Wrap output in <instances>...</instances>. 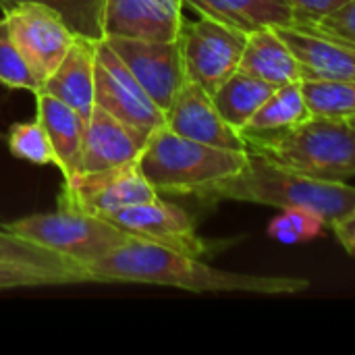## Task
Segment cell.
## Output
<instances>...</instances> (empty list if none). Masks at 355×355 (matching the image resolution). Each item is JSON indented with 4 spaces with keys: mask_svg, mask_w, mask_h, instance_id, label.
I'll return each mask as SVG.
<instances>
[{
    "mask_svg": "<svg viewBox=\"0 0 355 355\" xmlns=\"http://www.w3.org/2000/svg\"><path fill=\"white\" fill-rule=\"evenodd\" d=\"M154 198H158V191L141 175L137 160H133L121 166L64 179L58 208H69L102 218L110 212L150 202Z\"/></svg>",
    "mask_w": 355,
    "mask_h": 355,
    "instance_id": "ba28073f",
    "label": "cell"
},
{
    "mask_svg": "<svg viewBox=\"0 0 355 355\" xmlns=\"http://www.w3.org/2000/svg\"><path fill=\"white\" fill-rule=\"evenodd\" d=\"M245 42L248 33L227 27L210 17L200 15L198 21H183L179 44L187 79L212 96L233 73L239 71Z\"/></svg>",
    "mask_w": 355,
    "mask_h": 355,
    "instance_id": "8992f818",
    "label": "cell"
},
{
    "mask_svg": "<svg viewBox=\"0 0 355 355\" xmlns=\"http://www.w3.org/2000/svg\"><path fill=\"white\" fill-rule=\"evenodd\" d=\"M94 106L110 112L146 139L164 127V110L148 96L104 37L96 42Z\"/></svg>",
    "mask_w": 355,
    "mask_h": 355,
    "instance_id": "52a82bcc",
    "label": "cell"
},
{
    "mask_svg": "<svg viewBox=\"0 0 355 355\" xmlns=\"http://www.w3.org/2000/svg\"><path fill=\"white\" fill-rule=\"evenodd\" d=\"M56 285H77V281L69 275L44 270V268L0 266V291L37 289V287H56Z\"/></svg>",
    "mask_w": 355,
    "mask_h": 355,
    "instance_id": "83f0119b",
    "label": "cell"
},
{
    "mask_svg": "<svg viewBox=\"0 0 355 355\" xmlns=\"http://www.w3.org/2000/svg\"><path fill=\"white\" fill-rule=\"evenodd\" d=\"M96 89V42L75 35L69 52L54 69V73L42 83L44 94L69 104L83 119H89L94 110Z\"/></svg>",
    "mask_w": 355,
    "mask_h": 355,
    "instance_id": "2e32d148",
    "label": "cell"
},
{
    "mask_svg": "<svg viewBox=\"0 0 355 355\" xmlns=\"http://www.w3.org/2000/svg\"><path fill=\"white\" fill-rule=\"evenodd\" d=\"M308 27H314L322 33H329L333 37H341L345 42L355 44V0L347 2L333 15H329L316 23H308Z\"/></svg>",
    "mask_w": 355,
    "mask_h": 355,
    "instance_id": "f1b7e54d",
    "label": "cell"
},
{
    "mask_svg": "<svg viewBox=\"0 0 355 355\" xmlns=\"http://www.w3.org/2000/svg\"><path fill=\"white\" fill-rule=\"evenodd\" d=\"M17 2H37L48 6L79 37H87L94 42L104 37L106 0H6V8Z\"/></svg>",
    "mask_w": 355,
    "mask_h": 355,
    "instance_id": "cb8c5ba5",
    "label": "cell"
},
{
    "mask_svg": "<svg viewBox=\"0 0 355 355\" xmlns=\"http://www.w3.org/2000/svg\"><path fill=\"white\" fill-rule=\"evenodd\" d=\"M35 104L37 121L42 123L54 150V164L60 168L62 179H69L75 173V164L81 154L87 119H83L69 104L44 92L35 94Z\"/></svg>",
    "mask_w": 355,
    "mask_h": 355,
    "instance_id": "d6986e66",
    "label": "cell"
},
{
    "mask_svg": "<svg viewBox=\"0 0 355 355\" xmlns=\"http://www.w3.org/2000/svg\"><path fill=\"white\" fill-rule=\"evenodd\" d=\"M0 266H27L44 268L60 275L73 277L77 283H92L85 268L75 260H69L44 245H37L21 235H15L6 229L0 231Z\"/></svg>",
    "mask_w": 355,
    "mask_h": 355,
    "instance_id": "7402d4cb",
    "label": "cell"
},
{
    "mask_svg": "<svg viewBox=\"0 0 355 355\" xmlns=\"http://www.w3.org/2000/svg\"><path fill=\"white\" fill-rule=\"evenodd\" d=\"M164 127H168L177 135L214 148L237 152L248 150L243 135L220 116L212 102V96L189 79H185L171 106L164 110Z\"/></svg>",
    "mask_w": 355,
    "mask_h": 355,
    "instance_id": "7c38bea8",
    "label": "cell"
},
{
    "mask_svg": "<svg viewBox=\"0 0 355 355\" xmlns=\"http://www.w3.org/2000/svg\"><path fill=\"white\" fill-rule=\"evenodd\" d=\"M183 6L248 35L258 29H277L295 23L289 0H183Z\"/></svg>",
    "mask_w": 355,
    "mask_h": 355,
    "instance_id": "e0dca14e",
    "label": "cell"
},
{
    "mask_svg": "<svg viewBox=\"0 0 355 355\" xmlns=\"http://www.w3.org/2000/svg\"><path fill=\"white\" fill-rule=\"evenodd\" d=\"M0 83L10 89H25L33 96L42 89L40 79L29 69L21 50L10 37L4 17L0 19Z\"/></svg>",
    "mask_w": 355,
    "mask_h": 355,
    "instance_id": "4316f807",
    "label": "cell"
},
{
    "mask_svg": "<svg viewBox=\"0 0 355 355\" xmlns=\"http://www.w3.org/2000/svg\"><path fill=\"white\" fill-rule=\"evenodd\" d=\"M8 150L15 158L31 162V164H54V150L52 144L42 127V123L27 121V123H15L8 129Z\"/></svg>",
    "mask_w": 355,
    "mask_h": 355,
    "instance_id": "484cf974",
    "label": "cell"
},
{
    "mask_svg": "<svg viewBox=\"0 0 355 355\" xmlns=\"http://www.w3.org/2000/svg\"><path fill=\"white\" fill-rule=\"evenodd\" d=\"M4 229L37 245H44L69 260H75L83 268L96 260L106 258L108 254L133 239V235L125 233L123 229L100 216L69 208L31 214L8 223Z\"/></svg>",
    "mask_w": 355,
    "mask_h": 355,
    "instance_id": "5b68a950",
    "label": "cell"
},
{
    "mask_svg": "<svg viewBox=\"0 0 355 355\" xmlns=\"http://www.w3.org/2000/svg\"><path fill=\"white\" fill-rule=\"evenodd\" d=\"M6 8V0H0V10H4Z\"/></svg>",
    "mask_w": 355,
    "mask_h": 355,
    "instance_id": "1f68e13d",
    "label": "cell"
},
{
    "mask_svg": "<svg viewBox=\"0 0 355 355\" xmlns=\"http://www.w3.org/2000/svg\"><path fill=\"white\" fill-rule=\"evenodd\" d=\"M329 225L320 214L308 208H283L268 225V235L279 243L295 245L306 243L322 235Z\"/></svg>",
    "mask_w": 355,
    "mask_h": 355,
    "instance_id": "d4e9b609",
    "label": "cell"
},
{
    "mask_svg": "<svg viewBox=\"0 0 355 355\" xmlns=\"http://www.w3.org/2000/svg\"><path fill=\"white\" fill-rule=\"evenodd\" d=\"M183 25V0H106L104 37L177 40Z\"/></svg>",
    "mask_w": 355,
    "mask_h": 355,
    "instance_id": "4fadbf2b",
    "label": "cell"
},
{
    "mask_svg": "<svg viewBox=\"0 0 355 355\" xmlns=\"http://www.w3.org/2000/svg\"><path fill=\"white\" fill-rule=\"evenodd\" d=\"M243 139L250 152L300 175L331 183L355 177V127L347 119L312 114L283 133Z\"/></svg>",
    "mask_w": 355,
    "mask_h": 355,
    "instance_id": "277c9868",
    "label": "cell"
},
{
    "mask_svg": "<svg viewBox=\"0 0 355 355\" xmlns=\"http://www.w3.org/2000/svg\"><path fill=\"white\" fill-rule=\"evenodd\" d=\"M85 272L92 283H139L193 293L295 295L310 289V281L306 279L229 272L196 256L135 237L106 258L87 264Z\"/></svg>",
    "mask_w": 355,
    "mask_h": 355,
    "instance_id": "6da1fadb",
    "label": "cell"
},
{
    "mask_svg": "<svg viewBox=\"0 0 355 355\" xmlns=\"http://www.w3.org/2000/svg\"><path fill=\"white\" fill-rule=\"evenodd\" d=\"M302 92L310 114L329 119H354L355 81L304 79Z\"/></svg>",
    "mask_w": 355,
    "mask_h": 355,
    "instance_id": "603a6c76",
    "label": "cell"
},
{
    "mask_svg": "<svg viewBox=\"0 0 355 355\" xmlns=\"http://www.w3.org/2000/svg\"><path fill=\"white\" fill-rule=\"evenodd\" d=\"M293 50L304 79L355 81V44L308 25L277 27Z\"/></svg>",
    "mask_w": 355,
    "mask_h": 355,
    "instance_id": "5bb4252c",
    "label": "cell"
},
{
    "mask_svg": "<svg viewBox=\"0 0 355 355\" xmlns=\"http://www.w3.org/2000/svg\"><path fill=\"white\" fill-rule=\"evenodd\" d=\"M104 40L119 54V58L133 73L148 96L162 110H166L187 79L179 37L160 42L110 35Z\"/></svg>",
    "mask_w": 355,
    "mask_h": 355,
    "instance_id": "30bf717a",
    "label": "cell"
},
{
    "mask_svg": "<svg viewBox=\"0 0 355 355\" xmlns=\"http://www.w3.org/2000/svg\"><path fill=\"white\" fill-rule=\"evenodd\" d=\"M347 2H352V0H289V4L293 6V12H295L293 25L316 23V21L333 15Z\"/></svg>",
    "mask_w": 355,
    "mask_h": 355,
    "instance_id": "f546056e",
    "label": "cell"
},
{
    "mask_svg": "<svg viewBox=\"0 0 355 355\" xmlns=\"http://www.w3.org/2000/svg\"><path fill=\"white\" fill-rule=\"evenodd\" d=\"M146 141L148 139L133 131L129 125L102 110L100 106H94L85 125L83 146L73 175L96 173L133 162L137 160Z\"/></svg>",
    "mask_w": 355,
    "mask_h": 355,
    "instance_id": "9a60e30c",
    "label": "cell"
},
{
    "mask_svg": "<svg viewBox=\"0 0 355 355\" xmlns=\"http://www.w3.org/2000/svg\"><path fill=\"white\" fill-rule=\"evenodd\" d=\"M202 200L252 202L260 206H275L279 210L308 208L333 227L355 208V187L300 175L266 160L256 152H250L245 166L237 175L214 185Z\"/></svg>",
    "mask_w": 355,
    "mask_h": 355,
    "instance_id": "7a4b0ae2",
    "label": "cell"
},
{
    "mask_svg": "<svg viewBox=\"0 0 355 355\" xmlns=\"http://www.w3.org/2000/svg\"><path fill=\"white\" fill-rule=\"evenodd\" d=\"M102 218L135 239L152 241L196 258L206 254V243L196 233L193 218L183 208L160 198L121 208Z\"/></svg>",
    "mask_w": 355,
    "mask_h": 355,
    "instance_id": "8fae6325",
    "label": "cell"
},
{
    "mask_svg": "<svg viewBox=\"0 0 355 355\" xmlns=\"http://www.w3.org/2000/svg\"><path fill=\"white\" fill-rule=\"evenodd\" d=\"M239 71L272 85H287L302 81L300 62L275 27L258 29L248 35Z\"/></svg>",
    "mask_w": 355,
    "mask_h": 355,
    "instance_id": "ac0fdd59",
    "label": "cell"
},
{
    "mask_svg": "<svg viewBox=\"0 0 355 355\" xmlns=\"http://www.w3.org/2000/svg\"><path fill=\"white\" fill-rule=\"evenodd\" d=\"M333 231H335L339 243L345 248V252L355 258V208L347 216H343L341 220H337L333 225Z\"/></svg>",
    "mask_w": 355,
    "mask_h": 355,
    "instance_id": "4dcf8cb0",
    "label": "cell"
},
{
    "mask_svg": "<svg viewBox=\"0 0 355 355\" xmlns=\"http://www.w3.org/2000/svg\"><path fill=\"white\" fill-rule=\"evenodd\" d=\"M310 116L312 114L302 92V81H293L287 85H279L239 133L243 137L277 135L304 123Z\"/></svg>",
    "mask_w": 355,
    "mask_h": 355,
    "instance_id": "ffe728a7",
    "label": "cell"
},
{
    "mask_svg": "<svg viewBox=\"0 0 355 355\" xmlns=\"http://www.w3.org/2000/svg\"><path fill=\"white\" fill-rule=\"evenodd\" d=\"M275 89L277 85L237 71L212 94V102L220 116L233 129L241 131Z\"/></svg>",
    "mask_w": 355,
    "mask_h": 355,
    "instance_id": "44dd1931",
    "label": "cell"
},
{
    "mask_svg": "<svg viewBox=\"0 0 355 355\" xmlns=\"http://www.w3.org/2000/svg\"><path fill=\"white\" fill-rule=\"evenodd\" d=\"M349 123H352V125H354V127H355V116H354V119H349Z\"/></svg>",
    "mask_w": 355,
    "mask_h": 355,
    "instance_id": "d6a6232c",
    "label": "cell"
},
{
    "mask_svg": "<svg viewBox=\"0 0 355 355\" xmlns=\"http://www.w3.org/2000/svg\"><path fill=\"white\" fill-rule=\"evenodd\" d=\"M248 158V150L214 148L160 127L148 137L137 156V166L158 193L204 198L214 185L237 175Z\"/></svg>",
    "mask_w": 355,
    "mask_h": 355,
    "instance_id": "3957f363",
    "label": "cell"
},
{
    "mask_svg": "<svg viewBox=\"0 0 355 355\" xmlns=\"http://www.w3.org/2000/svg\"><path fill=\"white\" fill-rule=\"evenodd\" d=\"M2 15L12 42L33 75L44 83L69 52L75 33L54 10L37 2H17Z\"/></svg>",
    "mask_w": 355,
    "mask_h": 355,
    "instance_id": "9c48e42d",
    "label": "cell"
}]
</instances>
